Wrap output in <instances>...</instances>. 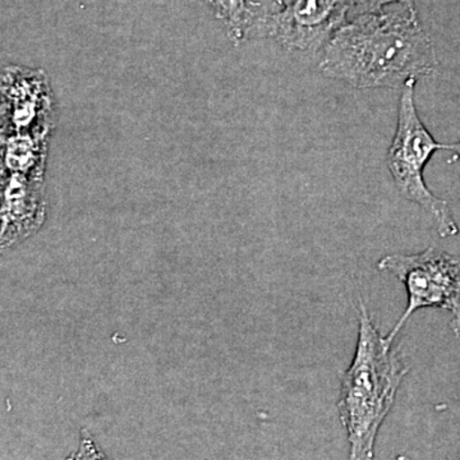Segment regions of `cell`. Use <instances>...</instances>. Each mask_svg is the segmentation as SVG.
Instances as JSON below:
<instances>
[{
	"mask_svg": "<svg viewBox=\"0 0 460 460\" xmlns=\"http://www.w3.org/2000/svg\"><path fill=\"white\" fill-rule=\"evenodd\" d=\"M321 74L354 89H402L438 74L434 42L414 9L359 14L334 33L319 63Z\"/></svg>",
	"mask_w": 460,
	"mask_h": 460,
	"instance_id": "cell-1",
	"label": "cell"
},
{
	"mask_svg": "<svg viewBox=\"0 0 460 460\" xmlns=\"http://www.w3.org/2000/svg\"><path fill=\"white\" fill-rule=\"evenodd\" d=\"M358 341L352 365L341 378L339 417L349 444V458L375 456L378 431L394 404L410 367L394 343L372 323L367 305H358Z\"/></svg>",
	"mask_w": 460,
	"mask_h": 460,
	"instance_id": "cell-2",
	"label": "cell"
},
{
	"mask_svg": "<svg viewBox=\"0 0 460 460\" xmlns=\"http://www.w3.org/2000/svg\"><path fill=\"white\" fill-rule=\"evenodd\" d=\"M414 87L416 81L402 86L394 138L386 154L387 168L399 193L431 217L438 235L456 237L459 234V226L449 204L429 190L423 175L436 151L449 150L450 145L438 144L420 120L414 102Z\"/></svg>",
	"mask_w": 460,
	"mask_h": 460,
	"instance_id": "cell-3",
	"label": "cell"
},
{
	"mask_svg": "<svg viewBox=\"0 0 460 460\" xmlns=\"http://www.w3.org/2000/svg\"><path fill=\"white\" fill-rule=\"evenodd\" d=\"M380 271L390 272L404 284L408 305L401 319L387 335L394 343L396 335L410 317L422 308H440L452 314V330L460 335V259L436 247L414 255L393 253L377 263Z\"/></svg>",
	"mask_w": 460,
	"mask_h": 460,
	"instance_id": "cell-4",
	"label": "cell"
},
{
	"mask_svg": "<svg viewBox=\"0 0 460 460\" xmlns=\"http://www.w3.org/2000/svg\"><path fill=\"white\" fill-rule=\"evenodd\" d=\"M53 127V93L45 72L5 66L2 75V136H50Z\"/></svg>",
	"mask_w": 460,
	"mask_h": 460,
	"instance_id": "cell-5",
	"label": "cell"
},
{
	"mask_svg": "<svg viewBox=\"0 0 460 460\" xmlns=\"http://www.w3.org/2000/svg\"><path fill=\"white\" fill-rule=\"evenodd\" d=\"M354 0H284L272 35L289 50L316 53L347 23Z\"/></svg>",
	"mask_w": 460,
	"mask_h": 460,
	"instance_id": "cell-6",
	"label": "cell"
},
{
	"mask_svg": "<svg viewBox=\"0 0 460 460\" xmlns=\"http://www.w3.org/2000/svg\"><path fill=\"white\" fill-rule=\"evenodd\" d=\"M50 136L18 135L2 136L3 172L26 175L41 180L47 163Z\"/></svg>",
	"mask_w": 460,
	"mask_h": 460,
	"instance_id": "cell-7",
	"label": "cell"
},
{
	"mask_svg": "<svg viewBox=\"0 0 460 460\" xmlns=\"http://www.w3.org/2000/svg\"><path fill=\"white\" fill-rule=\"evenodd\" d=\"M413 2L414 0H354L353 12L358 16L363 13L380 12L385 5L392 4V3H399L402 7L414 9Z\"/></svg>",
	"mask_w": 460,
	"mask_h": 460,
	"instance_id": "cell-8",
	"label": "cell"
},
{
	"mask_svg": "<svg viewBox=\"0 0 460 460\" xmlns=\"http://www.w3.org/2000/svg\"><path fill=\"white\" fill-rule=\"evenodd\" d=\"M449 150H452L454 155H456V159L460 162V141L456 142V144L450 145Z\"/></svg>",
	"mask_w": 460,
	"mask_h": 460,
	"instance_id": "cell-9",
	"label": "cell"
}]
</instances>
